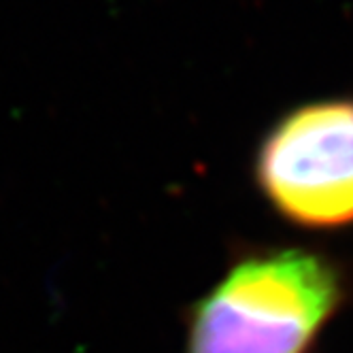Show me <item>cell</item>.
<instances>
[{
  "mask_svg": "<svg viewBox=\"0 0 353 353\" xmlns=\"http://www.w3.org/2000/svg\"><path fill=\"white\" fill-rule=\"evenodd\" d=\"M347 294V274L321 251H251L188 309L183 353H309Z\"/></svg>",
  "mask_w": 353,
  "mask_h": 353,
  "instance_id": "cell-1",
  "label": "cell"
},
{
  "mask_svg": "<svg viewBox=\"0 0 353 353\" xmlns=\"http://www.w3.org/2000/svg\"><path fill=\"white\" fill-rule=\"evenodd\" d=\"M254 181L296 228L353 225V98H327L285 113L262 139Z\"/></svg>",
  "mask_w": 353,
  "mask_h": 353,
  "instance_id": "cell-2",
  "label": "cell"
}]
</instances>
